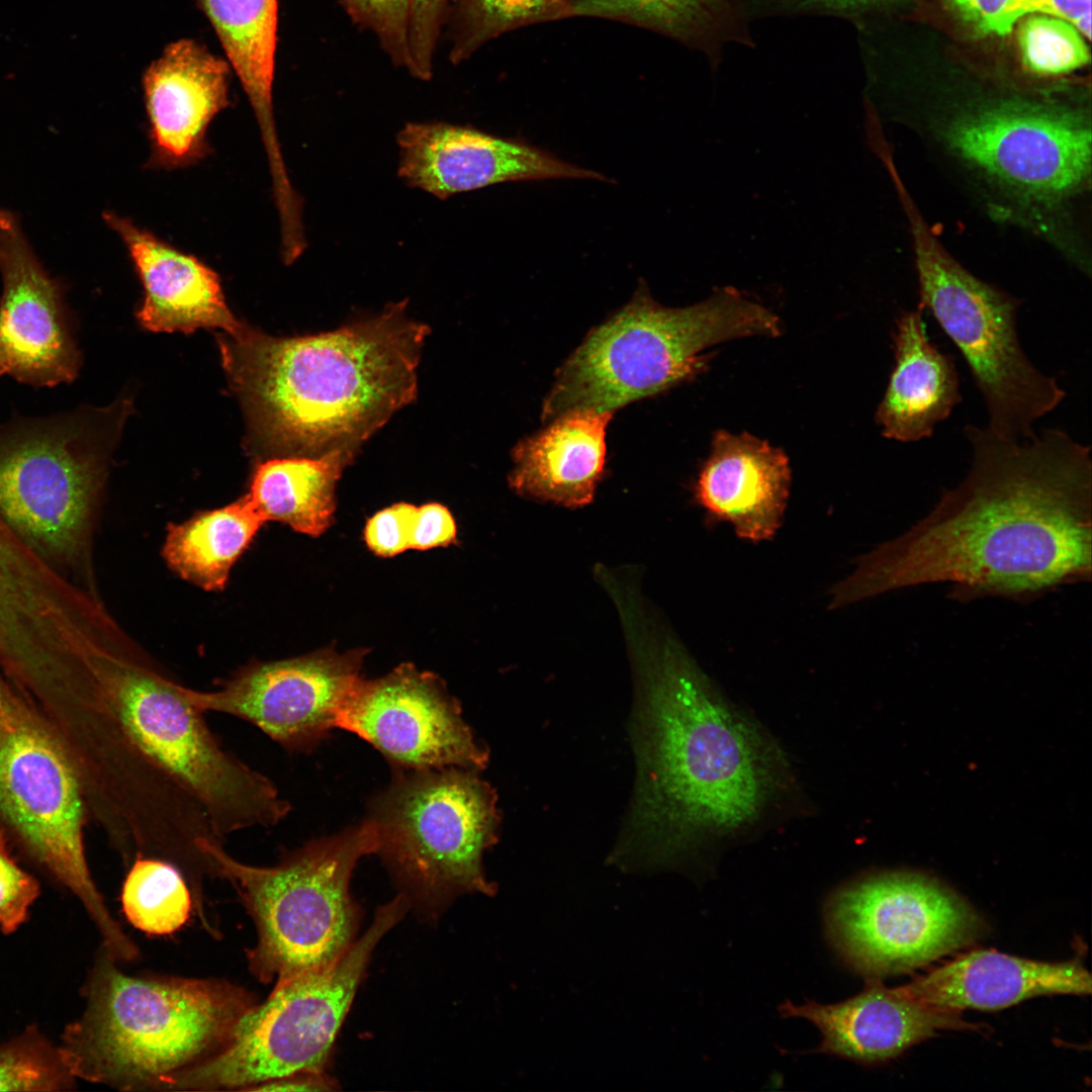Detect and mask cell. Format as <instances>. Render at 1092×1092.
<instances>
[{
	"label": "cell",
	"instance_id": "30bf717a",
	"mask_svg": "<svg viewBox=\"0 0 1092 1092\" xmlns=\"http://www.w3.org/2000/svg\"><path fill=\"white\" fill-rule=\"evenodd\" d=\"M0 815L30 854L81 901L118 963L136 944L112 917L86 860L85 793L76 763L34 717L0 734Z\"/></svg>",
	"mask_w": 1092,
	"mask_h": 1092
},
{
	"label": "cell",
	"instance_id": "d6986e66",
	"mask_svg": "<svg viewBox=\"0 0 1092 1092\" xmlns=\"http://www.w3.org/2000/svg\"><path fill=\"white\" fill-rule=\"evenodd\" d=\"M103 219L121 239L144 288L140 323L153 332L191 333L217 328L236 335L246 325L225 302L218 274L139 226L128 217L106 211Z\"/></svg>",
	"mask_w": 1092,
	"mask_h": 1092
},
{
	"label": "cell",
	"instance_id": "603a6c76",
	"mask_svg": "<svg viewBox=\"0 0 1092 1092\" xmlns=\"http://www.w3.org/2000/svg\"><path fill=\"white\" fill-rule=\"evenodd\" d=\"M612 417L609 412H569L521 441L513 451L511 486L520 494L565 507L589 504L604 472Z\"/></svg>",
	"mask_w": 1092,
	"mask_h": 1092
},
{
	"label": "cell",
	"instance_id": "836d02e7",
	"mask_svg": "<svg viewBox=\"0 0 1092 1092\" xmlns=\"http://www.w3.org/2000/svg\"><path fill=\"white\" fill-rule=\"evenodd\" d=\"M38 894L37 881L9 854L4 831L0 829V930L3 933L14 932L26 920Z\"/></svg>",
	"mask_w": 1092,
	"mask_h": 1092
},
{
	"label": "cell",
	"instance_id": "cb8c5ba5",
	"mask_svg": "<svg viewBox=\"0 0 1092 1092\" xmlns=\"http://www.w3.org/2000/svg\"><path fill=\"white\" fill-rule=\"evenodd\" d=\"M209 21L257 119L272 182L289 176L280 149L273 82L278 30V0H195Z\"/></svg>",
	"mask_w": 1092,
	"mask_h": 1092
},
{
	"label": "cell",
	"instance_id": "2e32d148",
	"mask_svg": "<svg viewBox=\"0 0 1092 1092\" xmlns=\"http://www.w3.org/2000/svg\"><path fill=\"white\" fill-rule=\"evenodd\" d=\"M398 177L444 200L491 184L553 178L604 179L529 145L470 126L406 123L397 133Z\"/></svg>",
	"mask_w": 1092,
	"mask_h": 1092
},
{
	"label": "cell",
	"instance_id": "9c48e42d",
	"mask_svg": "<svg viewBox=\"0 0 1092 1092\" xmlns=\"http://www.w3.org/2000/svg\"><path fill=\"white\" fill-rule=\"evenodd\" d=\"M380 853L410 902L436 916L465 893L492 895L482 854L496 841L493 789L462 767L398 769L372 802Z\"/></svg>",
	"mask_w": 1092,
	"mask_h": 1092
},
{
	"label": "cell",
	"instance_id": "d590c367",
	"mask_svg": "<svg viewBox=\"0 0 1092 1092\" xmlns=\"http://www.w3.org/2000/svg\"><path fill=\"white\" fill-rule=\"evenodd\" d=\"M977 31L1006 35L1024 15L1039 13L1043 0H946Z\"/></svg>",
	"mask_w": 1092,
	"mask_h": 1092
},
{
	"label": "cell",
	"instance_id": "8d00e7d4",
	"mask_svg": "<svg viewBox=\"0 0 1092 1092\" xmlns=\"http://www.w3.org/2000/svg\"><path fill=\"white\" fill-rule=\"evenodd\" d=\"M416 509L411 504L399 503L370 518L364 530L369 549L382 557H392L408 550Z\"/></svg>",
	"mask_w": 1092,
	"mask_h": 1092
},
{
	"label": "cell",
	"instance_id": "1f68e13d",
	"mask_svg": "<svg viewBox=\"0 0 1092 1092\" xmlns=\"http://www.w3.org/2000/svg\"><path fill=\"white\" fill-rule=\"evenodd\" d=\"M341 1L356 24L374 33L391 63L410 72V0Z\"/></svg>",
	"mask_w": 1092,
	"mask_h": 1092
},
{
	"label": "cell",
	"instance_id": "3957f363",
	"mask_svg": "<svg viewBox=\"0 0 1092 1092\" xmlns=\"http://www.w3.org/2000/svg\"><path fill=\"white\" fill-rule=\"evenodd\" d=\"M406 303L313 336L274 338L248 326L219 336L255 440L300 455L355 450L411 402L429 328L405 315Z\"/></svg>",
	"mask_w": 1092,
	"mask_h": 1092
},
{
	"label": "cell",
	"instance_id": "277c9868",
	"mask_svg": "<svg viewBox=\"0 0 1092 1092\" xmlns=\"http://www.w3.org/2000/svg\"><path fill=\"white\" fill-rule=\"evenodd\" d=\"M85 995L86 1009L65 1028L61 1053L76 1078L122 1091H164L220 1053L258 1003L225 980L126 975L105 950Z\"/></svg>",
	"mask_w": 1092,
	"mask_h": 1092
},
{
	"label": "cell",
	"instance_id": "8fae6325",
	"mask_svg": "<svg viewBox=\"0 0 1092 1092\" xmlns=\"http://www.w3.org/2000/svg\"><path fill=\"white\" fill-rule=\"evenodd\" d=\"M91 416L63 414L0 430V516L57 568L82 550L100 485L104 451Z\"/></svg>",
	"mask_w": 1092,
	"mask_h": 1092
},
{
	"label": "cell",
	"instance_id": "e575fe53",
	"mask_svg": "<svg viewBox=\"0 0 1092 1092\" xmlns=\"http://www.w3.org/2000/svg\"><path fill=\"white\" fill-rule=\"evenodd\" d=\"M889 0H740L747 19L779 16H832L854 19Z\"/></svg>",
	"mask_w": 1092,
	"mask_h": 1092
},
{
	"label": "cell",
	"instance_id": "5b68a950",
	"mask_svg": "<svg viewBox=\"0 0 1092 1092\" xmlns=\"http://www.w3.org/2000/svg\"><path fill=\"white\" fill-rule=\"evenodd\" d=\"M781 323L733 291L684 308L659 305L644 284L595 328L559 368L542 417L609 412L695 378L710 346L750 336L777 337Z\"/></svg>",
	"mask_w": 1092,
	"mask_h": 1092
},
{
	"label": "cell",
	"instance_id": "d4e9b609",
	"mask_svg": "<svg viewBox=\"0 0 1092 1092\" xmlns=\"http://www.w3.org/2000/svg\"><path fill=\"white\" fill-rule=\"evenodd\" d=\"M572 16L623 21L666 35L721 65L733 44L754 47L740 0H575Z\"/></svg>",
	"mask_w": 1092,
	"mask_h": 1092
},
{
	"label": "cell",
	"instance_id": "ba28073f",
	"mask_svg": "<svg viewBox=\"0 0 1092 1092\" xmlns=\"http://www.w3.org/2000/svg\"><path fill=\"white\" fill-rule=\"evenodd\" d=\"M410 907L398 894L340 959L277 981L220 1053L175 1076L165 1091H252L272 1079L324 1072L373 950Z\"/></svg>",
	"mask_w": 1092,
	"mask_h": 1092
},
{
	"label": "cell",
	"instance_id": "ffe728a7",
	"mask_svg": "<svg viewBox=\"0 0 1092 1092\" xmlns=\"http://www.w3.org/2000/svg\"><path fill=\"white\" fill-rule=\"evenodd\" d=\"M791 484L786 454L746 433L720 430L695 485L697 502L742 539H771L782 525Z\"/></svg>",
	"mask_w": 1092,
	"mask_h": 1092
},
{
	"label": "cell",
	"instance_id": "7c38bea8",
	"mask_svg": "<svg viewBox=\"0 0 1092 1092\" xmlns=\"http://www.w3.org/2000/svg\"><path fill=\"white\" fill-rule=\"evenodd\" d=\"M828 937L851 970L868 977L907 972L973 942L982 931L956 892L920 874L870 875L826 902Z\"/></svg>",
	"mask_w": 1092,
	"mask_h": 1092
},
{
	"label": "cell",
	"instance_id": "4dcf8cb0",
	"mask_svg": "<svg viewBox=\"0 0 1092 1092\" xmlns=\"http://www.w3.org/2000/svg\"><path fill=\"white\" fill-rule=\"evenodd\" d=\"M1018 42L1025 67L1035 74H1067L1090 61L1088 47L1080 31L1056 16L1029 14L1020 25Z\"/></svg>",
	"mask_w": 1092,
	"mask_h": 1092
},
{
	"label": "cell",
	"instance_id": "484cf974",
	"mask_svg": "<svg viewBox=\"0 0 1092 1092\" xmlns=\"http://www.w3.org/2000/svg\"><path fill=\"white\" fill-rule=\"evenodd\" d=\"M355 450L337 448L316 457L290 456L260 463L247 494L264 519L312 537L331 526L335 487Z\"/></svg>",
	"mask_w": 1092,
	"mask_h": 1092
},
{
	"label": "cell",
	"instance_id": "74e56055",
	"mask_svg": "<svg viewBox=\"0 0 1092 1092\" xmlns=\"http://www.w3.org/2000/svg\"><path fill=\"white\" fill-rule=\"evenodd\" d=\"M456 524L447 508L440 504H426L416 509L410 549L428 550L447 546L456 539Z\"/></svg>",
	"mask_w": 1092,
	"mask_h": 1092
},
{
	"label": "cell",
	"instance_id": "5bb4252c",
	"mask_svg": "<svg viewBox=\"0 0 1092 1092\" xmlns=\"http://www.w3.org/2000/svg\"><path fill=\"white\" fill-rule=\"evenodd\" d=\"M364 649H332L250 666L219 689L184 688L185 698L203 713L230 715L250 723L292 752L311 750L333 728L361 679Z\"/></svg>",
	"mask_w": 1092,
	"mask_h": 1092
},
{
	"label": "cell",
	"instance_id": "f1b7e54d",
	"mask_svg": "<svg viewBox=\"0 0 1092 1092\" xmlns=\"http://www.w3.org/2000/svg\"><path fill=\"white\" fill-rule=\"evenodd\" d=\"M575 0H457L449 58L457 65L481 46L522 26L572 17Z\"/></svg>",
	"mask_w": 1092,
	"mask_h": 1092
},
{
	"label": "cell",
	"instance_id": "ab89813d",
	"mask_svg": "<svg viewBox=\"0 0 1092 1092\" xmlns=\"http://www.w3.org/2000/svg\"><path fill=\"white\" fill-rule=\"evenodd\" d=\"M7 675L0 665V734L15 730L33 717L9 685Z\"/></svg>",
	"mask_w": 1092,
	"mask_h": 1092
},
{
	"label": "cell",
	"instance_id": "6da1fadb",
	"mask_svg": "<svg viewBox=\"0 0 1092 1092\" xmlns=\"http://www.w3.org/2000/svg\"><path fill=\"white\" fill-rule=\"evenodd\" d=\"M963 481L904 534L857 560L832 589L836 609L909 586L953 585L954 596L1032 599L1090 580V446L1044 429L1008 440L967 425Z\"/></svg>",
	"mask_w": 1092,
	"mask_h": 1092
},
{
	"label": "cell",
	"instance_id": "ac0fdd59",
	"mask_svg": "<svg viewBox=\"0 0 1092 1092\" xmlns=\"http://www.w3.org/2000/svg\"><path fill=\"white\" fill-rule=\"evenodd\" d=\"M784 1018L801 1017L815 1024L822 1041L815 1050L861 1064L893 1059L943 1029H975L958 1011L919 1003L871 979L862 992L845 1001L801 1006L786 1001Z\"/></svg>",
	"mask_w": 1092,
	"mask_h": 1092
},
{
	"label": "cell",
	"instance_id": "4fadbf2b",
	"mask_svg": "<svg viewBox=\"0 0 1092 1092\" xmlns=\"http://www.w3.org/2000/svg\"><path fill=\"white\" fill-rule=\"evenodd\" d=\"M378 749L398 769L484 768L488 752L462 718L438 675L402 663L376 679H360L336 723Z\"/></svg>",
	"mask_w": 1092,
	"mask_h": 1092
},
{
	"label": "cell",
	"instance_id": "52a82bcc",
	"mask_svg": "<svg viewBox=\"0 0 1092 1092\" xmlns=\"http://www.w3.org/2000/svg\"><path fill=\"white\" fill-rule=\"evenodd\" d=\"M911 239L919 304L957 346L999 437L1023 440L1066 392L1025 354L1017 333L1021 301L964 267L943 247L901 178L893 180Z\"/></svg>",
	"mask_w": 1092,
	"mask_h": 1092
},
{
	"label": "cell",
	"instance_id": "f546056e",
	"mask_svg": "<svg viewBox=\"0 0 1092 1092\" xmlns=\"http://www.w3.org/2000/svg\"><path fill=\"white\" fill-rule=\"evenodd\" d=\"M75 1079L60 1046L35 1027L0 1045V1091L71 1090Z\"/></svg>",
	"mask_w": 1092,
	"mask_h": 1092
},
{
	"label": "cell",
	"instance_id": "e0dca14e",
	"mask_svg": "<svg viewBox=\"0 0 1092 1092\" xmlns=\"http://www.w3.org/2000/svg\"><path fill=\"white\" fill-rule=\"evenodd\" d=\"M232 68L193 38L168 43L142 78L151 154L146 167L175 170L203 160L212 119L230 105Z\"/></svg>",
	"mask_w": 1092,
	"mask_h": 1092
},
{
	"label": "cell",
	"instance_id": "44dd1931",
	"mask_svg": "<svg viewBox=\"0 0 1092 1092\" xmlns=\"http://www.w3.org/2000/svg\"><path fill=\"white\" fill-rule=\"evenodd\" d=\"M1091 988L1089 972L1076 960L1046 963L975 950L896 990L907 999L960 1012L1001 1009L1042 995H1089Z\"/></svg>",
	"mask_w": 1092,
	"mask_h": 1092
},
{
	"label": "cell",
	"instance_id": "8992f818",
	"mask_svg": "<svg viewBox=\"0 0 1092 1092\" xmlns=\"http://www.w3.org/2000/svg\"><path fill=\"white\" fill-rule=\"evenodd\" d=\"M197 847L254 922L257 939L247 961L258 981L277 982L328 966L356 941L360 911L349 886L359 859L378 847L370 819L284 852L272 866L241 861L217 839L203 838Z\"/></svg>",
	"mask_w": 1092,
	"mask_h": 1092
},
{
	"label": "cell",
	"instance_id": "83f0119b",
	"mask_svg": "<svg viewBox=\"0 0 1092 1092\" xmlns=\"http://www.w3.org/2000/svg\"><path fill=\"white\" fill-rule=\"evenodd\" d=\"M121 907L127 921L154 936L180 930L194 910L191 887L174 863L138 854L129 863L121 887Z\"/></svg>",
	"mask_w": 1092,
	"mask_h": 1092
},
{
	"label": "cell",
	"instance_id": "4316f807",
	"mask_svg": "<svg viewBox=\"0 0 1092 1092\" xmlns=\"http://www.w3.org/2000/svg\"><path fill=\"white\" fill-rule=\"evenodd\" d=\"M265 523L246 494L239 500L171 525L163 555L184 579L220 590L230 570Z\"/></svg>",
	"mask_w": 1092,
	"mask_h": 1092
},
{
	"label": "cell",
	"instance_id": "7402d4cb",
	"mask_svg": "<svg viewBox=\"0 0 1092 1092\" xmlns=\"http://www.w3.org/2000/svg\"><path fill=\"white\" fill-rule=\"evenodd\" d=\"M892 337L895 364L876 422L889 440L918 442L962 400L956 359L929 340L918 306L899 314Z\"/></svg>",
	"mask_w": 1092,
	"mask_h": 1092
},
{
	"label": "cell",
	"instance_id": "d6a6232c",
	"mask_svg": "<svg viewBox=\"0 0 1092 1092\" xmlns=\"http://www.w3.org/2000/svg\"><path fill=\"white\" fill-rule=\"evenodd\" d=\"M450 0H410V74L422 81L433 75V60Z\"/></svg>",
	"mask_w": 1092,
	"mask_h": 1092
},
{
	"label": "cell",
	"instance_id": "7a4b0ae2",
	"mask_svg": "<svg viewBox=\"0 0 1092 1092\" xmlns=\"http://www.w3.org/2000/svg\"><path fill=\"white\" fill-rule=\"evenodd\" d=\"M639 696L637 783L616 859L666 864L743 841L799 795L781 745L678 647L647 667Z\"/></svg>",
	"mask_w": 1092,
	"mask_h": 1092
},
{
	"label": "cell",
	"instance_id": "9a60e30c",
	"mask_svg": "<svg viewBox=\"0 0 1092 1092\" xmlns=\"http://www.w3.org/2000/svg\"><path fill=\"white\" fill-rule=\"evenodd\" d=\"M0 377L34 387L73 381L80 354L58 285L48 275L16 216L0 210Z\"/></svg>",
	"mask_w": 1092,
	"mask_h": 1092
},
{
	"label": "cell",
	"instance_id": "f35d334b",
	"mask_svg": "<svg viewBox=\"0 0 1092 1092\" xmlns=\"http://www.w3.org/2000/svg\"><path fill=\"white\" fill-rule=\"evenodd\" d=\"M338 1083L326 1072H299L264 1082L252 1091H333Z\"/></svg>",
	"mask_w": 1092,
	"mask_h": 1092
}]
</instances>
